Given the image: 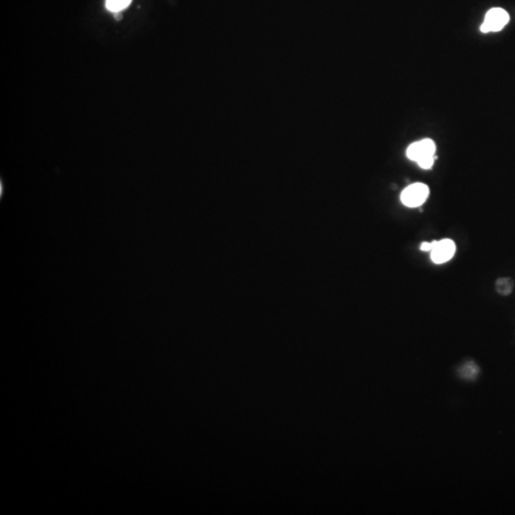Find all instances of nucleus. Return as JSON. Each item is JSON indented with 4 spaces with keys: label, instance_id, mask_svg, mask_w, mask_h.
<instances>
[{
    "label": "nucleus",
    "instance_id": "nucleus-1",
    "mask_svg": "<svg viewBox=\"0 0 515 515\" xmlns=\"http://www.w3.org/2000/svg\"><path fill=\"white\" fill-rule=\"evenodd\" d=\"M430 195V189L424 183H413L402 192V203L408 207H418L424 204Z\"/></svg>",
    "mask_w": 515,
    "mask_h": 515
},
{
    "label": "nucleus",
    "instance_id": "nucleus-2",
    "mask_svg": "<svg viewBox=\"0 0 515 515\" xmlns=\"http://www.w3.org/2000/svg\"><path fill=\"white\" fill-rule=\"evenodd\" d=\"M509 15L505 10L501 8H494L487 13L485 21L481 26V31L483 33L498 32L507 25Z\"/></svg>",
    "mask_w": 515,
    "mask_h": 515
},
{
    "label": "nucleus",
    "instance_id": "nucleus-3",
    "mask_svg": "<svg viewBox=\"0 0 515 515\" xmlns=\"http://www.w3.org/2000/svg\"><path fill=\"white\" fill-rule=\"evenodd\" d=\"M456 245L454 242L449 239L441 241H433L432 250V260L433 263L441 265L451 260L454 256Z\"/></svg>",
    "mask_w": 515,
    "mask_h": 515
},
{
    "label": "nucleus",
    "instance_id": "nucleus-4",
    "mask_svg": "<svg viewBox=\"0 0 515 515\" xmlns=\"http://www.w3.org/2000/svg\"><path fill=\"white\" fill-rule=\"evenodd\" d=\"M435 150L436 145L434 141L430 138H425L410 144L407 150V156L409 159L417 162L419 159H423L424 157L434 156Z\"/></svg>",
    "mask_w": 515,
    "mask_h": 515
},
{
    "label": "nucleus",
    "instance_id": "nucleus-5",
    "mask_svg": "<svg viewBox=\"0 0 515 515\" xmlns=\"http://www.w3.org/2000/svg\"><path fill=\"white\" fill-rule=\"evenodd\" d=\"M480 373V368L473 361H469L463 364L458 369V375L464 380L473 381L476 379Z\"/></svg>",
    "mask_w": 515,
    "mask_h": 515
},
{
    "label": "nucleus",
    "instance_id": "nucleus-6",
    "mask_svg": "<svg viewBox=\"0 0 515 515\" xmlns=\"http://www.w3.org/2000/svg\"><path fill=\"white\" fill-rule=\"evenodd\" d=\"M495 290L501 296H509L514 289V280L509 277H503L495 280Z\"/></svg>",
    "mask_w": 515,
    "mask_h": 515
},
{
    "label": "nucleus",
    "instance_id": "nucleus-7",
    "mask_svg": "<svg viewBox=\"0 0 515 515\" xmlns=\"http://www.w3.org/2000/svg\"><path fill=\"white\" fill-rule=\"evenodd\" d=\"M131 2L132 0H106L107 10L113 13L122 12L124 9L128 7Z\"/></svg>",
    "mask_w": 515,
    "mask_h": 515
},
{
    "label": "nucleus",
    "instance_id": "nucleus-8",
    "mask_svg": "<svg viewBox=\"0 0 515 515\" xmlns=\"http://www.w3.org/2000/svg\"><path fill=\"white\" fill-rule=\"evenodd\" d=\"M436 159L435 156H431V157H424L423 159H419L417 161L418 165L423 168V169H431L433 163H434V159Z\"/></svg>",
    "mask_w": 515,
    "mask_h": 515
},
{
    "label": "nucleus",
    "instance_id": "nucleus-9",
    "mask_svg": "<svg viewBox=\"0 0 515 515\" xmlns=\"http://www.w3.org/2000/svg\"><path fill=\"white\" fill-rule=\"evenodd\" d=\"M432 247H433V242H432V243H428V242H424V243L421 244V250L424 251V252H427V251H432Z\"/></svg>",
    "mask_w": 515,
    "mask_h": 515
},
{
    "label": "nucleus",
    "instance_id": "nucleus-10",
    "mask_svg": "<svg viewBox=\"0 0 515 515\" xmlns=\"http://www.w3.org/2000/svg\"><path fill=\"white\" fill-rule=\"evenodd\" d=\"M114 15L115 18H116V20H117V21H119V20H121V19H122V12H117V13H114Z\"/></svg>",
    "mask_w": 515,
    "mask_h": 515
}]
</instances>
